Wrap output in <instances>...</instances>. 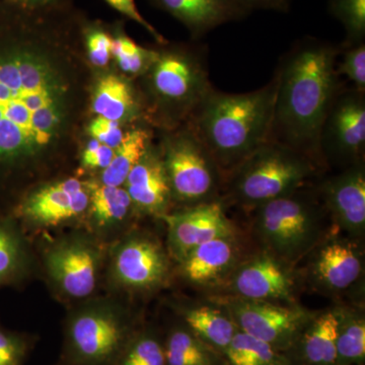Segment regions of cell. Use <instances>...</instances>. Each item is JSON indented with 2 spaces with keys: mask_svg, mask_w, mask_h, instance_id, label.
I'll return each mask as SVG.
<instances>
[{
  "mask_svg": "<svg viewBox=\"0 0 365 365\" xmlns=\"http://www.w3.org/2000/svg\"><path fill=\"white\" fill-rule=\"evenodd\" d=\"M180 314L187 328L222 354L239 331L227 307L213 297L180 307Z\"/></svg>",
  "mask_w": 365,
  "mask_h": 365,
  "instance_id": "23",
  "label": "cell"
},
{
  "mask_svg": "<svg viewBox=\"0 0 365 365\" xmlns=\"http://www.w3.org/2000/svg\"><path fill=\"white\" fill-rule=\"evenodd\" d=\"M331 14L344 26L345 46L364 43L365 0H330Z\"/></svg>",
  "mask_w": 365,
  "mask_h": 365,
  "instance_id": "32",
  "label": "cell"
},
{
  "mask_svg": "<svg viewBox=\"0 0 365 365\" xmlns=\"http://www.w3.org/2000/svg\"><path fill=\"white\" fill-rule=\"evenodd\" d=\"M110 6L116 9L120 14H123L126 18L135 21L141 26H143L148 33L155 38L160 44L165 43L162 35L143 18V14L139 13L134 0H105Z\"/></svg>",
  "mask_w": 365,
  "mask_h": 365,
  "instance_id": "38",
  "label": "cell"
},
{
  "mask_svg": "<svg viewBox=\"0 0 365 365\" xmlns=\"http://www.w3.org/2000/svg\"><path fill=\"white\" fill-rule=\"evenodd\" d=\"M227 365H292L284 353L239 330L223 353Z\"/></svg>",
  "mask_w": 365,
  "mask_h": 365,
  "instance_id": "29",
  "label": "cell"
},
{
  "mask_svg": "<svg viewBox=\"0 0 365 365\" xmlns=\"http://www.w3.org/2000/svg\"><path fill=\"white\" fill-rule=\"evenodd\" d=\"M165 137L160 155L173 202L184 208L222 200L225 178L195 133L187 127Z\"/></svg>",
  "mask_w": 365,
  "mask_h": 365,
  "instance_id": "10",
  "label": "cell"
},
{
  "mask_svg": "<svg viewBox=\"0 0 365 365\" xmlns=\"http://www.w3.org/2000/svg\"><path fill=\"white\" fill-rule=\"evenodd\" d=\"M137 330L133 314L119 300H83L66 319L67 360L72 365H115Z\"/></svg>",
  "mask_w": 365,
  "mask_h": 365,
  "instance_id": "6",
  "label": "cell"
},
{
  "mask_svg": "<svg viewBox=\"0 0 365 365\" xmlns=\"http://www.w3.org/2000/svg\"><path fill=\"white\" fill-rule=\"evenodd\" d=\"M364 93L354 88L339 91L322 127V163L344 169L364 160Z\"/></svg>",
  "mask_w": 365,
  "mask_h": 365,
  "instance_id": "14",
  "label": "cell"
},
{
  "mask_svg": "<svg viewBox=\"0 0 365 365\" xmlns=\"http://www.w3.org/2000/svg\"><path fill=\"white\" fill-rule=\"evenodd\" d=\"M239 235L204 242L178 263L180 275L192 287L217 294L247 256Z\"/></svg>",
  "mask_w": 365,
  "mask_h": 365,
  "instance_id": "18",
  "label": "cell"
},
{
  "mask_svg": "<svg viewBox=\"0 0 365 365\" xmlns=\"http://www.w3.org/2000/svg\"><path fill=\"white\" fill-rule=\"evenodd\" d=\"M277 81L260 90L227 93L212 88L189 119L188 127L215 158L223 178L270 140Z\"/></svg>",
  "mask_w": 365,
  "mask_h": 365,
  "instance_id": "3",
  "label": "cell"
},
{
  "mask_svg": "<svg viewBox=\"0 0 365 365\" xmlns=\"http://www.w3.org/2000/svg\"><path fill=\"white\" fill-rule=\"evenodd\" d=\"M339 306L314 314L287 353L292 365H337Z\"/></svg>",
  "mask_w": 365,
  "mask_h": 365,
  "instance_id": "21",
  "label": "cell"
},
{
  "mask_svg": "<svg viewBox=\"0 0 365 365\" xmlns=\"http://www.w3.org/2000/svg\"><path fill=\"white\" fill-rule=\"evenodd\" d=\"M339 48L316 39L297 43L276 72L277 81L270 140L304 153L317 165L319 135L340 91Z\"/></svg>",
  "mask_w": 365,
  "mask_h": 365,
  "instance_id": "2",
  "label": "cell"
},
{
  "mask_svg": "<svg viewBox=\"0 0 365 365\" xmlns=\"http://www.w3.org/2000/svg\"><path fill=\"white\" fill-rule=\"evenodd\" d=\"M91 108L98 116L120 122L135 113V97L127 81L110 74L98 79L91 97Z\"/></svg>",
  "mask_w": 365,
  "mask_h": 365,
  "instance_id": "26",
  "label": "cell"
},
{
  "mask_svg": "<svg viewBox=\"0 0 365 365\" xmlns=\"http://www.w3.org/2000/svg\"><path fill=\"white\" fill-rule=\"evenodd\" d=\"M253 210L252 230L260 250L294 267L335 230L318 191L307 185Z\"/></svg>",
  "mask_w": 365,
  "mask_h": 365,
  "instance_id": "4",
  "label": "cell"
},
{
  "mask_svg": "<svg viewBox=\"0 0 365 365\" xmlns=\"http://www.w3.org/2000/svg\"><path fill=\"white\" fill-rule=\"evenodd\" d=\"M338 73L344 74L354 85V90L365 91V45L345 46Z\"/></svg>",
  "mask_w": 365,
  "mask_h": 365,
  "instance_id": "33",
  "label": "cell"
},
{
  "mask_svg": "<svg viewBox=\"0 0 365 365\" xmlns=\"http://www.w3.org/2000/svg\"><path fill=\"white\" fill-rule=\"evenodd\" d=\"M247 11L255 9H278L283 11L288 6V0H237Z\"/></svg>",
  "mask_w": 365,
  "mask_h": 365,
  "instance_id": "39",
  "label": "cell"
},
{
  "mask_svg": "<svg viewBox=\"0 0 365 365\" xmlns=\"http://www.w3.org/2000/svg\"><path fill=\"white\" fill-rule=\"evenodd\" d=\"M76 24L60 6L0 0V192L36 181L63 157L85 83Z\"/></svg>",
  "mask_w": 365,
  "mask_h": 365,
  "instance_id": "1",
  "label": "cell"
},
{
  "mask_svg": "<svg viewBox=\"0 0 365 365\" xmlns=\"http://www.w3.org/2000/svg\"><path fill=\"white\" fill-rule=\"evenodd\" d=\"M333 228L361 242L365 235L364 160L328 177L317 187Z\"/></svg>",
  "mask_w": 365,
  "mask_h": 365,
  "instance_id": "17",
  "label": "cell"
},
{
  "mask_svg": "<svg viewBox=\"0 0 365 365\" xmlns=\"http://www.w3.org/2000/svg\"><path fill=\"white\" fill-rule=\"evenodd\" d=\"M88 129V133L93 139L115 150L122 143L125 135L119 122L100 116L91 122Z\"/></svg>",
  "mask_w": 365,
  "mask_h": 365,
  "instance_id": "37",
  "label": "cell"
},
{
  "mask_svg": "<svg viewBox=\"0 0 365 365\" xmlns=\"http://www.w3.org/2000/svg\"><path fill=\"white\" fill-rule=\"evenodd\" d=\"M337 365H364L365 317L364 309L353 306H339Z\"/></svg>",
  "mask_w": 365,
  "mask_h": 365,
  "instance_id": "28",
  "label": "cell"
},
{
  "mask_svg": "<svg viewBox=\"0 0 365 365\" xmlns=\"http://www.w3.org/2000/svg\"><path fill=\"white\" fill-rule=\"evenodd\" d=\"M123 187L130 197L139 217L153 216L160 220L170 211L172 193L160 150L151 148L129 173Z\"/></svg>",
  "mask_w": 365,
  "mask_h": 365,
  "instance_id": "20",
  "label": "cell"
},
{
  "mask_svg": "<svg viewBox=\"0 0 365 365\" xmlns=\"http://www.w3.org/2000/svg\"><path fill=\"white\" fill-rule=\"evenodd\" d=\"M9 1L25 9H39L59 6L60 0H9Z\"/></svg>",
  "mask_w": 365,
  "mask_h": 365,
  "instance_id": "40",
  "label": "cell"
},
{
  "mask_svg": "<svg viewBox=\"0 0 365 365\" xmlns=\"http://www.w3.org/2000/svg\"><path fill=\"white\" fill-rule=\"evenodd\" d=\"M109 246L83 227L53 240L43 255L48 282L69 302L93 297L106 268Z\"/></svg>",
  "mask_w": 365,
  "mask_h": 365,
  "instance_id": "8",
  "label": "cell"
},
{
  "mask_svg": "<svg viewBox=\"0 0 365 365\" xmlns=\"http://www.w3.org/2000/svg\"><path fill=\"white\" fill-rule=\"evenodd\" d=\"M114 155L115 148L91 138L81 153V165L86 170L102 172L111 163Z\"/></svg>",
  "mask_w": 365,
  "mask_h": 365,
  "instance_id": "36",
  "label": "cell"
},
{
  "mask_svg": "<svg viewBox=\"0 0 365 365\" xmlns=\"http://www.w3.org/2000/svg\"><path fill=\"white\" fill-rule=\"evenodd\" d=\"M115 365H167L163 342L153 331L137 330Z\"/></svg>",
  "mask_w": 365,
  "mask_h": 365,
  "instance_id": "30",
  "label": "cell"
},
{
  "mask_svg": "<svg viewBox=\"0 0 365 365\" xmlns=\"http://www.w3.org/2000/svg\"><path fill=\"white\" fill-rule=\"evenodd\" d=\"M111 53L120 69L131 76L145 74L158 56V51L137 45L124 33H118L116 37L113 38Z\"/></svg>",
  "mask_w": 365,
  "mask_h": 365,
  "instance_id": "31",
  "label": "cell"
},
{
  "mask_svg": "<svg viewBox=\"0 0 365 365\" xmlns=\"http://www.w3.org/2000/svg\"><path fill=\"white\" fill-rule=\"evenodd\" d=\"M32 253L14 217H0V284L19 282L33 268Z\"/></svg>",
  "mask_w": 365,
  "mask_h": 365,
  "instance_id": "24",
  "label": "cell"
},
{
  "mask_svg": "<svg viewBox=\"0 0 365 365\" xmlns=\"http://www.w3.org/2000/svg\"><path fill=\"white\" fill-rule=\"evenodd\" d=\"M172 261L158 237L132 228L109 246L105 268L108 284L129 297L155 294L169 284Z\"/></svg>",
  "mask_w": 365,
  "mask_h": 365,
  "instance_id": "9",
  "label": "cell"
},
{
  "mask_svg": "<svg viewBox=\"0 0 365 365\" xmlns=\"http://www.w3.org/2000/svg\"><path fill=\"white\" fill-rule=\"evenodd\" d=\"M297 267L259 250L247 255L216 297L297 304L300 275Z\"/></svg>",
  "mask_w": 365,
  "mask_h": 365,
  "instance_id": "13",
  "label": "cell"
},
{
  "mask_svg": "<svg viewBox=\"0 0 365 365\" xmlns=\"http://www.w3.org/2000/svg\"><path fill=\"white\" fill-rule=\"evenodd\" d=\"M150 144V131L135 128L125 133L123 140L115 150L111 163L100 172L97 181L106 186L123 187L127 177L143 158Z\"/></svg>",
  "mask_w": 365,
  "mask_h": 365,
  "instance_id": "27",
  "label": "cell"
},
{
  "mask_svg": "<svg viewBox=\"0 0 365 365\" xmlns=\"http://www.w3.org/2000/svg\"><path fill=\"white\" fill-rule=\"evenodd\" d=\"M88 205L90 180L66 177L29 189L14 210V218L33 230L83 225Z\"/></svg>",
  "mask_w": 365,
  "mask_h": 365,
  "instance_id": "11",
  "label": "cell"
},
{
  "mask_svg": "<svg viewBox=\"0 0 365 365\" xmlns=\"http://www.w3.org/2000/svg\"><path fill=\"white\" fill-rule=\"evenodd\" d=\"M167 227V249L176 263L204 242L239 234L227 217L222 200L170 211L160 217Z\"/></svg>",
  "mask_w": 365,
  "mask_h": 365,
  "instance_id": "16",
  "label": "cell"
},
{
  "mask_svg": "<svg viewBox=\"0 0 365 365\" xmlns=\"http://www.w3.org/2000/svg\"><path fill=\"white\" fill-rule=\"evenodd\" d=\"M212 297L227 307L239 330L284 354L292 350L316 314L299 304H277L216 295Z\"/></svg>",
  "mask_w": 365,
  "mask_h": 365,
  "instance_id": "12",
  "label": "cell"
},
{
  "mask_svg": "<svg viewBox=\"0 0 365 365\" xmlns=\"http://www.w3.org/2000/svg\"><path fill=\"white\" fill-rule=\"evenodd\" d=\"M203 54L199 48L158 51L157 60L145 73L155 110L168 126L189 120L213 88Z\"/></svg>",
  "mask_w": 365,
  "mask_h": 365,
  "instance_id": "7",
  "label": "cell"
},
{
  "mask_svg": "<svg viewBox=\"0 0 365 365\" xmlns=\"http://www.w3.org/2000/svg\"><path fill=\"white\" fill-rule=\"evenodd\" d=\"M139 215L124 187L90 180V205L83 228L110 246L134 228Z\"/></svg>",
  "mask_w": 365,
  "mask_h": 365,
  "instance_id": "19",
  "label": "cell"
},
{
  "mask_svg": "<svg viewBox=\"0 0 365 365\" xmlns=\"http://www.w3.org/2000/svg\"><path fill=\"white\" fill-rule=\"evenodd\" d=\"M306 279L321 294H345L364 279L361 242L333 230L307 257Z\"/></svg>",
  "mask_w": 365,
  "mask_h": 365,
  "instance_id": "15",
  "label": "cell"
},
{
  "mask_svg": "<svg viewBox=\"0 0 365 365\" xmlns=\"http://www.w3.org/2000/svg\"><path fill=\"white\" fill-rule=\"evenodd\" d=\"M155 6L168 11L195 38L202 37L213 29L241 20L249 11L237 0H151Z\"/></svg>",
  "mask_w": 365,
  "mask_h": 365,
  "instance_id": "22",
  "label": "cell"
},
{
  "mask_svg": "<svg viewBox=\"0 0 365 365\" xmlns=\"http://www.w3.org/2000/svg\"><path fill=\"white\" fill-rule=\"evenodd\" d=\"M28 349L25 338L0 329V365H23Z\"/></svg>",
  "mask_w": 365,
  "mask_h": 365,
  "instance_id": "35",
  "label": "cell"
},
{
  "mask_svg": "<svg viewBox=\"0 0 365 365\" xmlns=\"http://www.w3.org/2000/svg\"><path fill=\"white\" fill-rule=\"evenodd\" d=\"M113 38L107 31L101 26H93L86 28V45L88 58L93 66L104 67L111 58Z\"/></svg>",
  "mask_w": 365,
  "mask_h": 365,
  "instance_id": "34",
  "label": "cell"
},
{
  "mask_svg": "<svg viewBox=\"0 0 365 365\" xmlns=\"http://www.w3.org/2000/svg\"><path fill=\"white\" fill-rule=\"evenodd\" d=\"M318 165L304 153L269 140L225 180L228 198L253 209L307 186Z\"/></svg>",
  "mask_w": 365,
  "mask_h": 365,
  "instance_id": "5",
  "label": "cell"
},
{
  "mask_svg": "<svg viewBox=\"0 0 365 365\" xmlns=\"http://www.w3.org/2000/svg\"><path fill=\"white\" fill-rule=\"evenodd\" d=\"M163 348L167 365H227L222 353L182 323L170 331Z\"/></svg>",
  "mask_w": 365,
  "mask_h": 365,
  "instance_id": "25",
  "label": "cell"
}]
</instances>
